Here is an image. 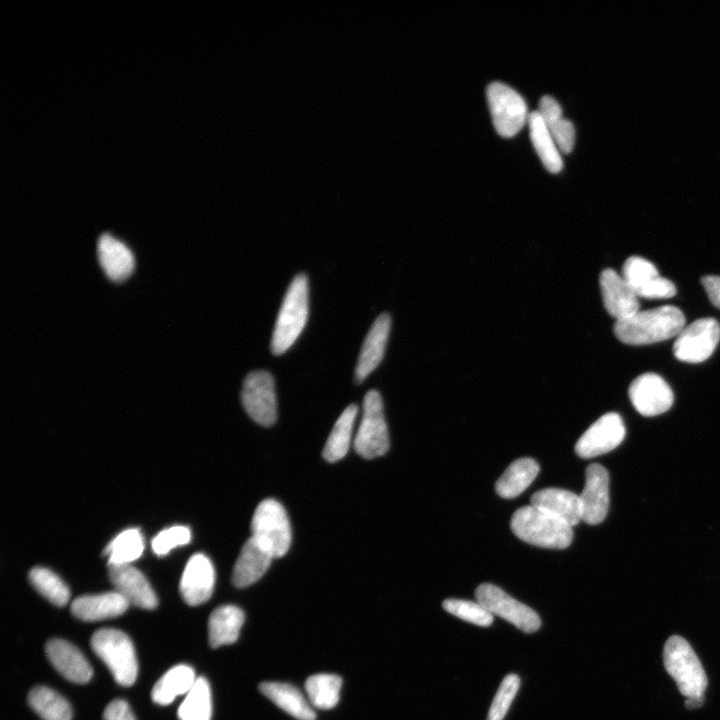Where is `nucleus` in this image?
Wrapping results in <instances>:
<instances>
[{"label": "nucleus", "mask_w": 720, "mask_h": 720, "mask_svg": "<svg viewBox=\"0 0 720 720\" xmlns=\"http://www.w3.org/2000/svg\"><path fill=\"white\" fill-rule=\"evenodd\" d=\"M685 327V316L675 306L666 305L638 311L632 316L618 320L614 333L628 345H645L676 337Z\"/></svg>", "instance_id": "nucleus-1"}, {"label": "nucleus", "mask_w": 720, "mask_h": 720, "mask_svg": "<svg viewBox=\"0 0 720 720\" xmlns=\"http://www.w3.org/2000/svg\"><path fill=\"white\" fill-rule=\"evenodd\" d=\"M309 314V283L304 273L289 284L280 307L271 339L274 355L285 353L303 331Z\"/></svg>", "instance_id": "nucleus-2"}, {"label": "nucleus", "mask_w": 720, "mask_h": 720, "mask_svg": "<svg viewBox=\"0 0 720 720\" xmlns=\"http://www.w3.org/2000/svg\"><path fill=\"white\" fill-rule=\"evenodd\" d=\"M510 527L522 541L548 549H564L573 539L572 527L532 506L517 509Z\"/></svg>", "instance_id": "nucleus-3"}, {"label": "nucleus", "mask_w": 720, "mask_h": 720, "mask_svg": "<svg viewBox=\"0 0 720 720\" xmlns=\"http://www.w3.org/2000/svg\"><path fill=\"white\" fill-rule=\"evenodd\" d=\"M664 666L686 698L704 697L708 680L704 668L686 639L670 636L663 650Z\"/></svg>", "instance_id": "nucleus-4"}, {"label": "nucleus", "mask_w": 720, "mask_h": 720, "mask_svg": "<svg viewBox=\"0 0 720 720\" xmlns=\"http://www.w3.org/2000/svg\"><path fill=\"white\" fill-rule=\"evenodd\" d=\"M90 644L119 685L129 687L134 684L138 663L128 635L117 629L102 628L93 633Z\"/></svg>", "instance_id": "nucleus-5"}, {"label": "nucleus", "mask_w": 720, "mask_h": 720, "mask_svg": "<svg viewBox=\"0 0 720 720\" xmlns=\"http://www.w3.org/2000/svg\"><path fill=\"white\" fill-rule=\"evenodd\" d=\"M252 536L274 558L284 556L291 544V527L287 513L278 501H261L252 516Z\"/></svg>", "instance_id": "nucleus-6"}, {"label": "nucleus", "mask_w": 720, "mask_h": 720, "mask_svg": "<svg viewBox=\"0 0 720 720\" xmlns=\"http://www.w3.org/2000/svg\"><path fill=\"white\" fill-rule=\"evenodd\" d=\"M354 449L365 459L382 456L389 449L382 397L377 390H369L364 396L363 413L354 439Z\"/></svg>", "instance_id": "nucleus-7"}, {"label": "nucleus", "mask_w": 720, "mask_h": 720, "mask_svg": "<svg viewBox=\"0 0 720 720\" xmlns=\"http://www.w3.org/2000/svg\"><path fill=\"white\" fill-rule=\"evenodd\" d=\"M491 118L497 133L505 138L515 136L528 122L530 113L523 97L502 82H492L486 89Z\"/></svg>", "instance_id": "nucleus-8"}, {"label": "nucleus", "mask_w": 720, "mask_h": 720, "mask_svg": "<svg viewBox=\"0 0 720 720\" xmlns=\"http://www.w3.org/2000/svg\"><path fill=\"white\" fill-rule=\"evenodd\" d=\"M475 597L493 616L505 619L524 633L536 632L541 626L540 617L533 609L496 585L480 584L475 590Z\"/></svg>", "instance_id": "nucleus-9"}, {"label": "nucleus", "mask_w": 720, "mask_h": 720, "mask_svg": "<svg viewBox=\"0 0 720 720\" xmlns=\"http://www.w3.org/2000/svg\"><path fill=\"white\" fill-rule=\"evenodd\" d=\"M241 402L246 413L259 425L271 426L277 419L273 376L265 370L248 373L243 381Z\"/></svg>", "instance_id": "nucleus-10"}, {"label": "nucleus", "mask_w": 720, "mask_h": 720, "mask_svg": "<svg viewBox=\"0 0 720 720\" xmlns=\"http://www.w3.org/2000/svg\"><path fill=\"white\" fill-rule=\"evenodd\" d=\"M720 340V324L711 317L700 318L684 327L673 344L674 356L687 363L708 359Z\"/></svg>", "instance_id": "nucleus-11"}, {"label": "nucleus", "mask_w": 720, "mask_h": 720, "mask_svg": "<svg viewBox=\"0 0 720 720\" xmlns=\"http://www.w3.org/2000/svg\"><path fill=\"white\" fill-rule=\"evenodd\" d=\"M625 431L623 420L619 414L606 413L578 439L575 452L584 459L608 453L621 444L625 437Z\"/></svg>", "instance_id": "nucleus-12"}, {"label": "nucleus", "mask_w": 720, "mask_h": 720, "mask_svg": "<svg viewBox=\"0 0 720 720\" xmlns=\"http://www.w3.org/2000/svg\"><path fill=\"white\" fill-rule=\"evenodd\" d=\"M621 275L638 297L665 299L676 294L674 283L660 276L655 265L642 257L631 256L626 259Z\"/></svg>", "instance_id": "nucleus-13"}, {"label": "nucleus", "mask_w": 720, "mask_h": 720, "mask_svg": "<svg viewBox=\"0 0 720 720\" xmlns=\"http://www.w3.org/2000/svg\"><path fill=\"white\" fill-rule=\"evenodd\" d=\"M629 398L638 413L656 416L668 411L674 401L668 383L655 373H644L636 377L629 386Z\"/></svg>", "instance_id": "nucleus-14"}, {"label": "nucleus", "mask_w": 720, "mask_h": 720, "mask_svg": "<svg viewBox=\"0 0 720 720\" xmlns=\"http://www.w3.org/2000/svg\"><path fill=\"white\" fill-rule=\"evenodd\" d=\"M582 520L590 525L601 523L609 509V474L600 464H590L585 473V485L579 495Z\"/></svg>", "instance_id": "nucleus-15"}, {"label": "nucleus", "mask_w": 720, "mask_h": 720, "mask_svg": "<svg viewBox=\"0 0 720 720\" xmlns=\"http://www.w3.org/2000/svg\"><path fill=\"white\" fill-rule=\"evenodd\" d=\"M215 584V571L210 559L194 554L187 562L180 580V593L190 606L205 603L211 597Z\"/></svg>", "instance_id": "nucleus-16"}, {"label": "nucleus", "mask_w": 720, "mask_h": 720, "mask_svg": "<svg viewBox=\"0 0 720 720\" xmlns=\"http://www.w3.org/2000/svg\"><path fill=\"white\" fill-rule=\"evenodd\" d=\"M108 566L109 579L115 587V591L121 594L129 604L147 610L157 607V596L141 571L130 565Z\"/></svg>", "instance_id": "nucleus-17"}, {"label": "nucleus", "mask_w": 720, "mask_h": 720, "mask_svg": "<svg viewBox=\"0 0 720 720\" xmlns=\"http://www.w3.org/2000/svg\"><path fill=\"white\" fill-rule=\"evenodd\" d=\"M599 283L605 309L616 321L639 311V297L621 274L611 268L604 269Z\"/></svg>", "instance_id": "nucleus-18"}, {"label": "nucleus", "mask_w": 720, "mask_h": 720, "mask_svg": "<svg viewBox=\"0 0 720 720\" xmlns=\"http://www.w3.org/2000/svg\"><path fill=\"white\" fill-rule=\"evenodd\" d=\"M52 666L67 680L84 684L90 681L93 670L81 651L62 639H51L45 646Z\"/></svg>", "instance_id": "nucleus-19"}, {"label": "nucleus", "mask_w": 720, "mask_h": 720, "mask_svg": "<svg viewBox=\"0 0 720 720\" xmlns=\"http://www.w3.org/2000/svg\"><path fill=\"white\" fill-rule=\"evenodd\" d=\"M391 328L389 314H380L373 322L360 350L355 367V381L362 383L383 359Z\"/></svg>", "instance_id": "nucleus-20"}, {"label": "nucleus", "mask_w": 720, "mask_h": 720, "mask_svg": "<svg viewBox=\"0 0 720 720\" xmlns=\"http://www.w3.org/2000/svg\"><path fill=\"white\" fill-rule=\"evenodd\" d=\"M532 506L548 513L573 527L582 520L580 496L560 488H545L535 492L530 499Z\"/></svg>", "instance_id": "nucleus-21"}, {"label": "nucleus", "mask_w": 720, "mask_h": 720, "mask_svg": "<svg viewBox=\"0 0 720 720\" xmlns=\"http://www.w3.org/2000/svg\"><path fill=\"white\" fill-rule=\"evenodd\" d=\"M129 602L118 592L84 595L74 599L71 613L82 621H100L123 614Z\"/></svg>", "instance_id": "nucleus-22"}, {"label": "nucleus", "mask_w": 720, "mask_h": 720, "mask_svg": "<svg viewBox=\"0 0 720 720\" xmlns=\"http://www.w3.org/2000/svg\"><path fill=\"white\" fill-rule=\"evenodd\" d=\"M274 557L253 537L242 546L235 562L232 582L238 588H244L258 581L269 568Z\"/></svg>", "instance_id": "nucleus-23"}, {"label": "nucleus", "mask_w": 720, "mask_h": 720, "mask_svg": "<svg viewBox=\"0 0 720 720\" xmlns=\"http://www.w3.org/2000/svg\"><path fill=\"white\" fill-rule=\"evenodd\" d=\"M99 263L113 281L125 280L133 271L135 259L131 250L110 234H103L97 243Z\"/></svg>", "instance_id": "nucleus-24"}, {"label": "nucleus", "mask_w": 720, "mask_h": 720, "mask_svg": "<svg viewBox=\"0 0 720 720\" xmlns=\"http://www.w3.org/2000/svg\"><path fill=\"white\" fill-rule=\"evenodd\" d=\"M243 611L234 605L216 608L208 620L209 644L212 648L234 643L244 623Z\"/></svg>", "instance_id": "nucleus-25"}, {"label": "nucleus", "mask_w": 720, "mask_h": 720, "mask_svg": "<svg viewBox=\"0 0 720 720\" xmlns=\"http://www.w3.org/2000/svg\"><path fill=\"white\" fill-rule=\"evenodd\" d=\"M263 695L298 720H315L316 714L303 694L294 686L280 682L259 685Z\"/></svg>", "instance_id": "nucleus-26"}, {"label": "nucleus", "mask_w": 720, "mask_h": 720, "mask_svg": "<svg viewBox=\"0 0 720 720\" xmlns=\"http://www.w3.org/2000/svg\"><path fill=\"white\" fill-rule=\"evenodd\" d=\"M544 123L562 153H570L575 142V129L570 120L563 116L560 104L549 95L539 101V110Z\"/></svg>", "instance_id": "nucleus-27"}, {"label": "nucleus", "mask_w": 720, "mask_h": 720, "mask_svg": "<svg viewBox=\"0 0 720 720\" xmlns=\"http://www.w3.org/2000/svg\"><path fill=\"white\" fill-rule=\"evenodd\" d=\"M194 670L188 665H177L158 679L151 691L153 702L168 705L177 696L187 694L196 681Z\"/></svg>", "instance_id": "nucleus-28"}, {"label": "nucleus", "mask_w": 720, "mask_h": 720, "mask_svg": "<svg viewBox=\"0 0 720 720\" xmlns=\"http://www.w3.org/2000/svg\"><path fill=\"white\" fill-rule=\"evenodd\" d=\"M538 472L539 465L534 459H517L499 477L495 490L503 498H515L533 482Z\"/></svg>", "instance_id": "nucleus-29"}, {"label": "nucleus", "mask_w": 720, "mask_h": 720, "mask_svg": "<svg viewBox=\"0 0 720 720\" xmlns=\"http://www.w3.org/2000/svg\"><path fill=\"white\" fill-rule=\"evenodd\" d=\"M527 123L532 144L544 167L551 173L560 172L563 167L561 151L539 112L532 111Z\"/></svg>", "instance_id": "nucleus-30"}, {"label": "nucleus", "mask_w": 720, "mask_h": 720, "mask_svg": "<svg viewBox=\"0 0 720 720\" xmlns=\"http://www.w3.org/2000/svg\"><path fill=\"white\" fill-rule=\"evenodd\" d=\"M357 413L358 406L351 404L338 417L322 451L326 461L335 462L347 454Z\"/></svg>", "instance_id": "nucleus-31"}, {"label": "nucleus", "mask_w": 720, "mask_h": 720, "mask_svg": "<svg viewBox=\"0 0 720 720\" xmlns=\"http://www.w3.org/2000/svg\"><path fill=\"white\" fill-rule=\"evenodd\" d=\"M30 707L43 720H71L72 709L65 698L54 690L37 686L28 694Z\"/></svg>", "instance_id": "nucleus-32"}, {"label": "nucleus", "mask_w": 720, "mask_h": 720, "mask_svg": "<svg viewBox=\"0 0 720 720\" xmlns=\"http://www.w3.org/2000/svg\"><path fill=\"white\" fill-rule=\"evenodd\" d=\"M212 698L209 682L197 677L178 709L179 720H211Z\"/></svg>", "instance_id": "nucleus-33"}, {"label": "nucleus", "mask_w": 720, "mask_h": 720, "mask_svg": "<svg viewBox=\"0 0 720 720\" xmlns=\"http://www.w3.org/2000/svg\"><path fill=\"white\" fill-rule=\"evenodd\" d=\"M342 679L334 674H316L305 682L310 703L318 709H331L338 703Z\"/></svg>", "instance_id": "nucleus-34"}, {"label": "nucleus", "mask_w": 720, "mask_h": 720, "mask_svg": "<svg viewBox=\"0 0 720 720\" xmlns=\"http://www.w3.org/2000/svg\"><path fill=\"white\" fill-rule=\"evenodd\" d=\"M144 549V541L139 529L131 528L118 534L106 547L108 565H129L138 559Z\"/></svg>", "instance_id": "nucleus-35"}, {"label": "nucleus", "mask_w": 720, "mask_h": 720, "mask_svg": "<svg viewBox=\"0 0 720 720\" xmlns=\"http://www.w3.org/2000/svg\"><path fill=\"white\" fill-rule=\"evenodd\" d=\"M31 585L48 601L58 607L65 606L70 598L67 585L51 570L35 567L29 572Z\"/></svg>", "instance_id": "nucleus-36"}, {"label": "nucleus", "mask_w": 720, "mask_h": 720, "mask_svg": "<svg viewBox=\"0 0 720 720\" xmlns=\"http://www.w3.org/2000/svg\"><path fill=\"white\" fill-rule=\"evenodd\" d=\"M442 607L450 614L478 626L488 627L493 622V615L477 601L449 598L443 601Z\"/></svg>", "instance_id": "nucleus-37"}, {"label": "nucleus", "mask_w": 720, "mask_h": 720, "mask_svg": "<svg viewBox=\"0 0 720 720\" xmlns=\"http://www.w3.org/2000/svg\"><path fill=\"white\" fill-rule=\"evenodd\" d=\"M520 686L517 674H508L501 682L490 706L487 720H503Z\"/></svg>", "instance_id": "nucleus-38"}, {"label": "nucleus", "mask_w": 720, "mask_h": 720, "mask_svg": "<svg viewBox=\"0 0 720 720\" xmlns=\"http://www.w3.org/2000/svg\"><path fill=\"white\" fill-rule=\"evenodd\" d=\"M190 539L191 532L189 528L177 525L159 532L151 544L154 553L162 556L169 553L175 547L186 545Z\"/></svg>", "instance_id": "nucleus-39"}, {"label": "nucleus", "mask_w": 720, "mask_h": 720, "mask_svg": "<svg viewBox=\"0 0 720 720\" xmlns=\"http://www.w3.org/2000/svg\"><path fill=\"white\" fill-rule=\"evenodd\" d=\"M103 720H136L129 704L121 699L111 701L103 712Z\"/></svg>", "instance_id": "nucleus-40"}, {"label": "nucleus", "mask_w": 720, "mask_h": 720, "mask_svg": "<svg viewBox=\"0 0 720 720\" xmlns=\"http://www.w3.org/2000/svg\"><path fill=\"white\" fill-rule=\"evenodd\" d=\"M701 283L711 303L720 309V276L706 275L702 277Z\"/></svg>", "instance_id": "nucleus-41"}, {"label": "nucleus", "mask_w": 720, "mask_h": 720, "mask_svg": "<svg viewBox=\"0 0 720 720\" xmlns=\"http://www.w3.org/2000/svg\"><path fill=\"white\" fill-rule=\"evenodd\" d=\"M703 702H704V697L686 698L685 707L688 709H695V708L702 706Z\"/></svg>", "instance_id": "nucleus-42"}]
</instances>
